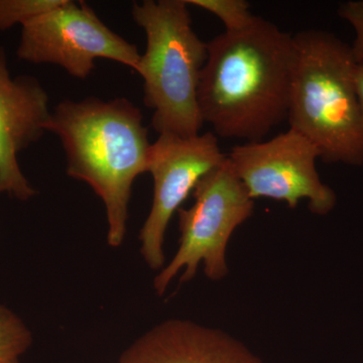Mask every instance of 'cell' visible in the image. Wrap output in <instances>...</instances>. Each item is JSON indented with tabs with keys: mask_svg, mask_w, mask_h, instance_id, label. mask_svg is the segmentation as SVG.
Returning <instances> with one entry per match:
<instances>
[{
	"mask_svg": "<svg viewBox=\"0 0 363 363\" xmlns=\"http://www.w3.org/2000/svg\"><path fill=\"white\" fill-rule=\"evenodd\" d=\"M33 336L20 317L0 305V363H18Z\"/></svg>",
	"mask_w": 363,
	"mask_h": 363,
	"instance_id": "cell-11",
	"label": "cell"
},
{
	"mask_svg": "<svg viewBox=\"0 0 363 363\" xmlns=\"http://www.w3.org/2000/svg\"><path fill=\"white\" fill-rule=\"evenodd\" d=\"M227 157L252 200L269 198L296 208L308 199L316 215L328 214L335 207V193L317 171L321 152L298 131L289 128L269 140L235 145Z\"/></svg>",
	"mask_w": 363,
	"mask_h": 363,
	"instance_id": "cell-7",
	"label": "cell"
},
{
	"mask_svg": "<svg viewBox=\"0 0 363 363\" xmlns=\"http://www.w3.org/2000/svg\"><path fill=\"white\" fill-rule=\"evenodd\" d=\"M49 95L33 76L13 78L0 47V194L26 201L37 191L23 176L18 156L48 130Z\"/></svg>",
	"mask_w": 363,
	"mask_h": 363,
	"instance_id": "cell-9",
	"label": "cell"
},
{
	"mask_svg": "<svg viewBox=\"0 0 363 363\" xmlns=\"http://www.w3.org/2000/svg\"><path fill=\"white\" fill-rule=\"evenodd\" d=\"M226 157L213 133L193 138L160 135L152 143L147 173L154 179V197L140 233V252L150 269L164 266V233L174 213L203 177Z\"/></svg>",
	"mask_w": 363,
	"mask_h": 363,
	"instance_id": "cell-8",
	"label": "cell"
},
{
	"mask_svg": "<svg viewBox=\"0 0 363 363\" xmlns=\"http://www.w3.org/2000/svg\"><path fill=\"white\" fill-rule=\"evenodd\" d=\"M198 88L203 121L215 135L260 142L288 118L294 37L257 16L241 32L207 43Z\"/></svg>",
	"mask_w": 363,
	"mask_h": 363,
	"instance_id": "cell-1",
	"label": "cell"
},
{
	"mask_svg": "<svg viewBox=\"0 0 363 363\" xmlns=\"http://www.w3.org/2000/svg\"><path fill=\"white\" fill-rule=\"evenodd\" d=\"M188 6L199 7L214 14L225 26V32L236 33L252 25L257 16L245 0H186Z\"/></svg>",
	"mask_w": 363,
	"mask_h": 363,
	"instance_id": "cell-12",
	"label": "cell"
},
{
	"mask_svg": "<svg viewBox=\"0 0 363 363\" xmlns=\"http://www.w3.org/2000/svg\"><path fill=\"white\" fill-rule=\"evenodd\" d=\"M294 37L288 121L328 164H363V113L355 88L357 61L351 45L326 30Z\"/></svg>",
	"mask_w": 363,
	"mask_h": 363,
	"instance_id": "cell-3",
	"label": "cell"
},
{
	"mask_svg": "<svg viewBox=\"0 0 363 363\" xmlns=\"http://www.w3.org/2000/svg\"><path fill=\"white\" fill-rule=\"evenodd\" d=\"M21 60L54 64L77 79L89 77L96 59H107L136 71L140 54L135 44L111 30L84 1L62 6L23 26Z\"/></svg>",
	"mask_w": 363,
	"mask_h": 363,
	"instance_id": "cell-6",
	"label": "cell"
},
{
	"mask_svg": "<svg viewBox=\"0 0 363 363\" xmlns=\"http://www.w3.org/2000/svg\"><path fill=\"white\" fill-rule=\"evenodd\" d=\"M355 88H357V97L363 113V62L357 64V70H355Z\"/></svg>",
	"mask_w": 363,
	"mask_h": 363,
	"instance_id": "cell-15",
	"label": "cell"
},
{
	"mask_svg": "<svg viewBox=\"0 0 363 363\" xmlns=\"http://www.w3.org/2000/svg\"><path fill=\"white\" fill-rule=\"evenodd\" d=\"M118 363H264L245 344L187 320H167L131 344Z\"/></svg>",
	"mask_w": 363,
	"mask_h": 363,
	"instance_id": "cell-10",
	"label": "cell"
},
{
	"mask_svg": "<svg viewBox=\"0 0 363 363\" xmlns=\"http://www.w3.org/2000/svg\"><path fill=\"white\" fill-rule=\"evenodd\" d=\"M131 13L147 35L136 72L143 80V104L154 111L152 128L159 135H200L198 88L208 49L193 30L187 2L145 0Z\"/></svg>",
	"mask_w": 363,
	"mask_h": 363,
	"instance_id": "cell-4",
	"label": "cell"
},
{
	"mask_svg": "<svg viewBox=\"0 0 363 363\" xmlns=\"http://www.w3.org/2000/svg\"><path fill=\"white\" fill-rule=\"evenodd\" d=\"M64 2L65 0H0V30L16 25L25 26Z\"/></svg>",
	"mask_w": 363,
	"mask_h": 363,
	"instance_id": "cell-13",
	"label": "cell"
},
{
	"mask_svg": "<svg viewBox=\"0 0 363 363\" xmlns=\"http://www.w3.org/2000/svg\"><path fill=\"white\" fill-rule=\"evenodd\" d=\"M338 16L350 23L355 32V39L351 45L353 56L357 63L363 62V0H350L338 9Z\"/></svg>",
	"mask_w": 363,
	"mask_h": 363,
	"instance_id": "cell-14",
	"label": "cell"
},
{
	"mask_svg": "<svg viewBox=\"0 0 363 363\" xmlns=\"http://www.w3.org/2000/svg\"><path fill=\"white\" fill-rule=\"evenodd\" d=\"M193 196L195 202L192 206L178 210L180 247L172 262L155 279L154 288L160 296L183 267L185 272L181 283L194 278L201 262L208 278L212 281L223 279L228 274V241L255 209V200L236 177L228 157L203 177Z\"/></svg>",
	"mask_w": 363,
	"mask_h": 363,
	"instance_id": "cell-5",
	"label": "cell"
},
{
	"mask_svg": "<svg viewBox=\"0 0 363 363\" xmlns=\"http://www.w3.org/2000/svg\"><path fill=\"white\" fill-rule=\"evenodd\" d=\"M48 131L61 140L67 175L85 182L104 202L108 245L121 247L133 182L149 168L152 143L142 111L125 98L63 100Z\"/></svg>",
	"mask_w": 363,
	"mask_h": 363,
	"instance_id": "cell-2",
	"label": "cell"
}]
</instances>
